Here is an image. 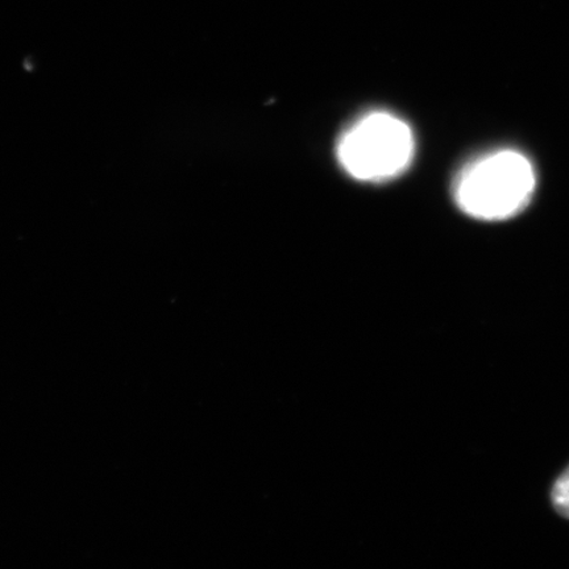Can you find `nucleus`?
Returning <instances> with one entry per match:
<instances>
[{
	"mask_svg": "<svg viewBox=\"0 0 569 569\" xmlns=\"http://www.w3.org/2000/svg\"><path fill=\"white\" fill-rule=\"evenodd\" d=\"M536 187L531 161L515 149H500L466 163L455 177L452 196L468 217L498 222L525 210Z\"/></svg>",
	"mask_w": 569,
	"mask_h": 569,
	"instance_id": "obj_1",
	"label": "nucleus"
},
{
	"mask_svg": "<svg viewBox=\"0 0 569 569\" xmlns=\"http://www.w3.org/2000/svg\"><path fill=\"white\" fill-rule=\"evenodd\" d=\"M416 152L410 126L395 113H366L340 134L338 161L359 181L383 182L401 176Z\"/></svg>",
	"mask_w": 569,
	"mask_h": 569,
	"instance_id": "obj_2",
	"label": "nucleus"
},
{
	"mask_svg": "<svg viewBox=\"0 0 569 569\" xmlns=\"http://www.w3.org/2000/svg\"><path fill=\"white\" fill-rule=\"evenodd\" d=\"M552 503L558 513L569 518V467L552 488Z\"/></svg>",
	"mask_w": 569,
	"mask_h": 569,
	"instance_id": "obj_3",
	"label": "nucleus"
}]
</instances>
